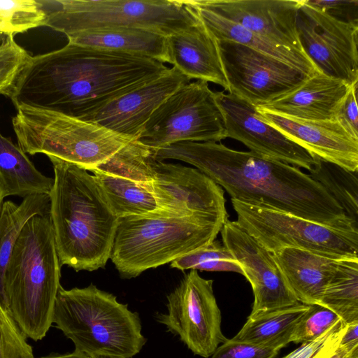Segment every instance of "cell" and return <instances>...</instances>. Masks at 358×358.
<instances>
[{"label":"cell","instance_id":"cell-1","mask_svg":"<svg viewBox=\"0 0 358 358\" xmlns=\"http://www.w3.org/2000/svg\"><path fill=\"white\" fill-rule=\"evenodd\" d=\"M148 57L68 43L33 57L10 99L89 121L106 104L164 74Z\"/></svg>","mask_w":358,"mask_h":358},{"label":"cell","instance_id":"cell-2","mask_svg":"<svg viewBox=\"0 0 358 358\" xmlns=\"http://www.w3.org/2000/svg\"><path fill=\"white\" fill-rule=\"evenodd\" d=\"M154 151L158 161L172 159L193 165L233 200L358 229L326 189L298 167L217 142H179Z\"/></svg>","mask_w":358,"mask_h":358},{"label":"cell","instance_id":"cell-3","mask_svg":"<svg viewBox=\"0 0 358 358\" xmlns=\"http://www.w3.org/2000/svg\"><path fill=\"white\" fill-rule=\"evenodd\" d=\"M48 158L55 176L50 216L60 265L76 271L104 268L120 218L94 176L71 163Z\"/></svg>","mask_w":358,"mask_h":358},{"label":"cell","instance_id":"cell-4","mask_svg":"<svg viewBox=\"0 0 358 358\" xmlns=\"http://www.w3.org/2000/svg\"><path fill=\"white\" fill-rule=\"evenodd\" d=\"M60 268L50 214L32 217L11 252L4 288L8 311L26 337L35 341L52 326L62 286Z\"/></svg>","mask_w":358,"mask_h":358},{"label":"cell","instance_id":"cell-5","mask_svg":"<svg viewBox=\"0 0 358 358\" xmlns=\"http://www.w3.org/2000/svg\"><path fill=\"white\" fill-rule=\"evenodd\" d=\"M52 323L73 343L76 351L91 357L132 358L147 341L138 313L93 284L71 289L61 286Z\"/></svg>","mask_w":358,"mask_h":358},{"label":"cell","instance_id":"cell-6","mask_svg":"<svg viewBox=\"0 0 358 358\" xmlns=\"http://www.w3.org/2000/svg\"><path fill=\"white\" fill-rule=\"evenodd\" d=\"M227 220L203 215L120 218L110 259L122 278H136L212 243Z\"/></svg>","mask_w":358,"mask_h":358},{"label":"cell","instance_id":"cell-7","mask_svg":"<svg viewBox=\"0 0 358 358\" xmlns=\"http://www.w3.org/2000/svg\"><path fill=\"white\" fill-rule=\"evenodd\" d=\"M15 108L12 125L24 152L44 154L87 171L106 162L131 140L93 122L25 105Z\"/></svg>","mask_w":358,"mask_h":358},{"label":"cell","instance_id":"cell-8","mask_svg":"<svg viewBox=\"0 0 358 358\" xmlns=\"http://www.w3.org/2000/svg\"><path fill=\"white\" fill-rule=\"evenodd\" d=\"M45 13L44 26L66 36L112 27L152 30L166 36L199 21L182 0H38Z\"/></svg>","mask_w":358,"mask_h":358},{"label":"cell","instance_id":"cell-9","mask_svg":"<svg viewBox=\"0 0 358 358\" xmlns=\"http://www.w3.org/2000/svg\"><path fill=\"white\" fill-rule=\"evenodd\" d=\"M237 223L273 253L285 248L336 259H358V230L331 227L282 211L231 199Z\"/></svg>","mask_w":358,"mask_h":358},{"label":"cell","instance_id":"cell-10","mask_svg":"<svg viewBox=\"0 0 358 358\" xmlns=\"http://www.w3.org/2000/svg\"><path fill=\"white\" fill-rule=\"evenodd\" d=\"M227 138L215 92L207 82L185 84L153 113L137 140L154 150L184 141L219 142Z\"/></svg>","mask_w":358,"mask_h":358},{"label":"cell","instance_id":"cell-11","mask_svg":"<svg viewBox=\"0 0 358 358\" xmlns=\"http://www.w3.org/2000/svg\"><path fill=\"white\" fill-rule=\"evenodd\" d=\"M165 313L156 320L164 325L193 354L211 357L227 338L221 329L222 315L213 289V280L191 269L167 296Z\"/></svg>","mask_w":358,"mask_h":358},{"label":"cell","instance_id":"cell-12","mask_svg":"<svg viewBox=\"0 0 358 358\" xmlns=\"http://www.w3.org/2000/svg\"><path fill=\"white\" fill-rule=\"evenodd\" d=\"M217 41L228 85L227 91L255 106L287 94L310 76L246 45Z\"/></svg>","mask_w":358,"mask_h":358},{"label":"cell","instance_id":"cell-13","mask_svg":"<svg viewBox=\"0 0 358 358\" xmlns=\"http://www.w3.org/2000/svg\"><path fill=\"white\" fill-rule=\"evenodd\" d=\"M296 28L303 52L319 71L350 85L358 83V24L337 20L302 0Z\"/></svg>","mask_w":358,"mask_h":358},{"label":"cell","instance_id":"cell-14","mask_svg":"<svg viewBox=\"0 0 358 358\" xmlns=\"http://www.w3.org/2000/svg\"><path fill=\"white\" fill-rule=\"evenodd\" d=\"M220 233L222 244L240 265L252 288L254 303L248 317L299 303L272 252L244 231L236 221L227 220Z\"/></svg>","mask_w":358,"mask_h":358},{"label":"cell","instance_id":"cell-15","mask_svg":"<svg viewBox=\"0 0 358 358\" xmlns=\"http://www.w3.org/2000/svg\"><path fill=\"white\" fill-rule=\"evenodd\" d=\"M227 133L260 156L310 171L316 156L262 120L256 106L224 91L215 92Z\"/></svg>","mask_w":358,"mask_h":358},{"label":"cell","instance_id":"cell-16","mask_svg":"<svg viewBox=\"0 0 358 358\" xmlns=\"http://www.w3.org/2000/svg\"><path fill=\"white\" fill-rule=\"evenodd\" d=\"M150 189L171 216L203 215L228 220L223 189L197 169L156 160Z\"/></svg>","mask_w":358,"mask_h":358},{"label":"cell","instance_id":"cell-17","mask_svg":"<svg viewBox=\"0 0 358 358\" xmlns=\"http://www.w3.org/2000/svg\"><path fill=\"white\" fill-rule=\"evenodd\" d=\"M271 42L303 52L296 28L302 0H192Z\"/></svg>","mask_w":358,"mask_h":358},{"label":"cell","instance_id":"cell-18","mask_svg":"<svg viewBox=\"0 0 358 358\" xmlns=\"http://www.w3.org/2000/svg\"><path fill=\"white\" fill-rule=\"evenodd\" d=\"M191 79L175 67L121 96L97 112L93 122L129 139H137L158 107Z\"/></svg>","mask_w":358,"mask_h":358},{"label":"cell","instance_id":"cell-19","mask_svg":"<svg viewBox=\"0 0 358 358\" xmlns=\"http://www.w3.org/2000/svg\"><path fill=\"white\" fill-rule=\"evenodd\" d=\"M257 110L262 120L313 155L347 170L358 171V138L338 120H303L257 108Z\"/></svg>","mask_w":358,"mask_h":358},{"label":"cell","instance_id":"cell-20","mask_svg":"<svg viewBox=\"0 0 358 358\" xmlns=\"http://www.w3.org/2000/svg\"><path fill=\"white\" fill-rule=\"evenodd\" d=\"M351 86L317 71L294 90L256 108L303 120H334Z\"/></svg>","mask_w":358,"mask_h":358},{"label":"cell","instance_id":"cell-21","mask_svg":"<svg viewBox=\"0 0 358 358\" xmlns=\"http://www.w3.org/2000/svg\"><path fill=\"white\" fill-rule=\"evenodd\" d=\"M168 63L190 79L211 82L227 91L228 85L216 38L199 18L166 37Z\"/></svg>","mask_w":358,"mask_h":358},{"label":"cell","instance_id":"cell-22","mask_svg":"<svg viewBox=\"0 0 358 358\" xmlns=\"http://www.w3.org/2000/svg\"><path fill=\"white\" fill-rule=\"evenodd\" d=\"M273 255L297 301L319 305L339 259L293 248H282Z\"/></svg>","mask_w":358,"mask_h":358},{"label":"cell","instance_id":"cell-23","mask_svg":"<svg viewBox=\"0 0 358 358\" xmlns=\"http://www.w3.org/2000/svg\"><path fill=\"white\" fill-rule=\"evenodd\" d=\"M66 37L69 43L122 52L168 63L167 36L152 30L98 28L76 31Z\"/></svg>","mask_w":358,"mask_h":358},{"label":"cell","instance_id":"cell-24","mask_svg":"<svg viewBox=\"0 0 358 358\" xmlns=\"http://www.w3.org/2000/svg\"><path fill=\"white\" fill-rule=\"evenodd\" d=\"M217 40H227L246 45L283 62L308 76L318 71L308 56L271 42L241 25L186 0Z\"/></svg>","mask_w":358,"mask_h":358},{"label":"cell","instance_id":"cell-25","mask_svg":"<svg viewBox=\"0 0 358 358\" xmlns=\"http://www.w3.org/2000/svg\"><path fill=\"white\" fill-rule=\"evenodd\" d=\"M0 182L6 197L24 198L49 194L54 179L41 173L19 145L0 132Z\"/></svg>","mask_w":358,"mask_h":358},{"label":"cell","instance_id":"cell-26","mask_svg":"<svg viewBox=\"0 0 358 358\" xmlns=\"http://www.w3.org/2000/svg\"><path fill=\"white\" fill-rule=\"evenodd\" d=\"M94 173L115 215L127 217H173L163 210L150 189L145 185L110 176L95 170Z\"/></svg>","mask_w":358,"mask_h":358},{"label":"cell","instance_id":"cell-27","mask_svg":"<svg viewBox=\"0 0 358 358\" xmlns=\"http://www.w3.org/2000/svg\"><path fill=\"white\" fill-rule=\"evenodd\" d=\"M49 194H36L23 198L20 204L3 201L0 208V303L7 309L4 288L6 268L15 244L25 224L36 215L50 214Z\"/></svg>","mask_w":358,"mask_h":358},{"label":"cell","instance_id":"cell-28","mask_svg":"<svg viewBox=\"0 0 358 358\" xmlns=\"http://www.w3.org/2000/svg\"><path fill=\"white\" fill-rule=\"evenodd\" d=\"M310 308V305L299 303L248 317L247 322L232 338L234 340L259 345H279L285 348L296 324Z\"/></svg>","mask_w":358,"mask_h":358},{"label":"cell","instance_id":"cell-29","mask_svg":"<svg viewBox=\"0 0 358 358\" xmlns=\"http://www.w3.org/2000/svg\"><path fill=\"white\" fill-rule=\"evenodd\" d=\"M319 305L347 324L358 322V259L338 260Z\"/></svg>","mask_w":358,"mask_h":358},{"label":"cell","instance_id":"cell-30","mask_svg":"<svg viewBox=\"0 0 358 358\" xmlns=\"http://www.w3.org/2000/svg\"><path fill=\"white\" fill-rule=\"evenodd\" d=\"M308 172L341 206L345 215L358 225V171L347 170L317 157Z\"/></svg>","mask_w":358,"mask_h":358},{"label":"cell","instance_id":"cell-31","mask_svg":"<svg viewBox=\"0 0 358 358\" xmlns=\"http://www.w3.org/2000/svg\"><path fill=\"white\" fill-rule=\"evenodd\" d=\"M156 160L151 148L133 139L92 170L150 185L153 180V165Z\"/></svg>","mask_w":358,"mask_h":358},{"label":"cell","instance_id":"cell-32","mask_svg":"<svg viewBox=\"0 0 358 358\" xmlns=\"http://www.w3.org/2000/svg\"><path fill=\"white\" fill-rule=\"evenodd\" d=\"M171 267L181 271L234 272L243 275L241 267L229 250L216 240L175 259L171 262Z\"/></svg>","mask_w":358,"mask_h":358},{"label":"cell","instance_id":"cell-33","mask_svg":"<svg viewBox=\"0 0 358 358\" xmlns=\"http://www.w3.org/2000/svg\"><path fill=\"white\" fill-rule=\"evenodd\" d=\"M45 13L38 0H0V32L13 36L44 26Z\"/></svg>","mask_w":358,"mask_h":358},{"label":"cell","instance_id":"cell-34","mask_svg":"<svg viewBox=\"0 0 358 358\" xmlns=\"http://www.w3.org/2000/svg\"><path fill=\"white\" fill-rule=\"evenodd\" d=\"M32 56L14 40L13 36L0 45V94L10 97Z\"/></svg>","mask_w":358,"mask_h":358},{"label":"cell","instance_id":"cell-35","mask_svg":"<svg viewBox=\"0 0 358 358\" xmlns=\"http://www.w3.org/2000/svg\"><path fill=\"white\" fill-rule=\"evenodd\" d=\"M341 318L331 310L320 305H310L308 312L296 324L289 342L305 343L319 337Z\"/></svg>","mask_w":358,"mask_h":358},{"label":"cell","instance_id":"cell-36","mask_svg":"<svg viewBox=\"0 0 358 358\" xmlns=\"http://www.w3.org/2000/svg\"><path fill=\"white\" fill-rule=\"evenodd\" d=\"M0 358H34L26 336L1 303Z\"/></svg>","mask_w":358,"mask_h":358},{"label":"cell","instance_id":"cell-37","mask_svg":"<svg viewBox=\"0 0 358 358\" xmlns=\"http://www.w3.org/2000/svg\"><path fill=\"white\" fill-rule=\"evenodd\" d=\"M347 327L341 320L319 337L303 343L282 358H325L338 348Z\"/></svg>","mask_w":358,"mask_h":358},{"label":"cell","instance_id":"cell-38","mask_svg":"<svg viewBox=\"0 0 358 358\" xmlns=\"http://www.w3.org/2000/svg\"><path fill=\"white\" fill-rule=\"evenodd\" d=\"M279 345H259L227 339L220 345L211 358H275L280 350Z\"/></svg>","mask_w":358,"mask_h":358},{"label":"cell","instance_id":"cell-39","mask_svg":"<svg viewBox=\"0 0 358 358\" xmlns=\"http://www.w3.org/2000/svg\"><path fill=\"white\" fill-rule=\"evenodd\" d=\"M306 2L331 17L358 24V1L357 0H305Z\"/></svg>","mask_w":358,"mask_h":358},{"label":"cell","instance_id":"cell-40","mask_svg":"<svg viewBox=\"0 0 358 358\" xmlns=\"http://www.w3.org/2000/svg\"><path fill=\"white\" fill-rule=\"evenodd\" d=\"M357 84L351 86L345 97L337 117L341 124L354 137L358 138Z\"/></svg>","mask_w":358,"mask_h":358},{"label":"cell","instance_id":"cell-41","mask_svg":"<svg viewBox=\"0 0 358 358\" xmlns=\"http://www.w3.org/2000/svg\"><path fill=\"white\" fill-rule=\"evenodd\" d=\"M357 327L358 322L348 324L347 329L341 340L340 345L350 347H357Z\"/></svg>","mask_w":358,"mask_h":358},{"label":"cell","instance_id":"cell-42","mask_svg":"<svg viewBox=\"0 0 358 358\" xmlns=\"http://www.w3.org/2000/svg\"><path fill=\"white\" fill-rule=\"evenodd\" d=\"M325 358H358V346L350 347L339 345L334 352Z\"/></svg>","mask_w":358,"mask_h":358},{"label":"cell","instance_id":"cell-43","mask_svg":"<svg viewBox=\"0 0 358 358\" xmlns=\"http://www.w3.org/2000/svg\"><path fill=\"white\" fill-rule=\"evenodd\" d=\"M38 358H92L91 357L88 356L87 355L79 352L76 350H74L73 352L71 353H66V354H52L49 355L48 356H43Z\"/></svg>","mask_w":358,"mask_h":358},{"label":"cell","instance_id":"cell-44","mask_svg":"<svg viewBox=\"0 0 358 358\" xmlns=\"http://www.w3.org/2000/svg\"><path fill=\"white\" fill-rule=\"evenodd\" d=\"M5 197L6 196H5L4 191H3L1 184L0 182V208H1V204L3 203V200Z\"/></svg>","mask_w":358,"mask_h":358},{"label":"cell","instance_id":"cell-45","mask_svg":"<svg viewBox=\"0 0 358 358\" xmlns=\"http://www.w3.org/2000/svg\"><path fill=\"white\" fill-rule=\"evenodd\" d=\"M10 36H8L6 34H4L3 33L0 32V45L3 43Z\"/></svg>","mask_w":358,"mask_h":358},{"label":"cell","instance_id":"cell-46","mask_svg":"<svg viewBox=\"0 0 358 358\" xmlns=\"http://www.w3.org/2000/svg\"><path fill=\"white\" fill-rule=\"evenodd\" d=\"M92 358H115V357H107V356H96V357H93Z\"/></svg>","mask_w":358,"mask_h":358}]
</instances>
